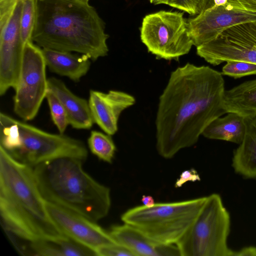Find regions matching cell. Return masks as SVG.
<instances>
[{"label": "cell", "mask_w": 256, "mask_h": 256, "mask_svg": "<svg viewBox=\"0 0 256 256\" xmlns=\"http://www.w3.org/2000/svg\"><path fill=\"white\" fill-rule=\"evenodd\" d=\"M150 2L154 4H164L166 0H150Z\"/></svg>", "instance_id": "33"}, {"label": "cell", "mask_w": 256, "mask_h": 256, "mask_svg": "<svg viewBox=\"0 0 256 256\" xmlns=\"http://www.w3.org/2000/svg\"><path fill=\"white\" fill-rule=\"evenodd\" d=\"M88 148L100 160L111 164L116 146L110 135L97 130H92L88 140Z\"/></svg>", "instance_id": "22"}, {"label": "cell", "mask_w": 256, "mask_h": 256, "mask_svg": "<svg viewBox=\"0 0 256 256\" xmlns=\"http://www.w3.org/2000/svg\"><path fill=\"white\" fill-rule=\"evenodd\" d=\"M222 74L234 78L256 74V64L240 60H230L222 67Z\"/></svg>", "instance_id": "25"}, {"label": "cell", "mask_w": 256, "mask_h": 256, "mask_svg": "<svg viewBox=\"0 0 256 256\" xmlns=\"http://www.w3.org/2000/svg\"><path fill=\"white\" fill-rule=\"evenodd\" d=\"M0 213L4 230L28 242L65 237L50 217L33 167L0 146Z\"/></svg>", "instance_id": "3"}, {"label": "cell", "mask_w": 256, "mask_h": 256, "mask_svg": "<svg viewBox=\"0 0 256 256\" xmlns=\"http://www.w3.org/2000/svg\"><path fill=\"white\" fill-rule=\"evenodd\" d=\"M46 206L56 226L67 237L94 251L100 246L116 242L96 222L46 200Z\"/></svg>", "instance_id": "13"}, {"label": "cell", "mask_w": 256, "mask_h": 256, "mask_svg": "<svg viewBox=\"0 0 256 256\" xmlns=\"http://www.w3.org/2000/svg\"><path fill=\"white\" fill-rule=\"evenodd\" d=\"M255 21L256 10L215 4L187 20L190 36L196 47L214 40L232 26Z\"/></svg>", "instance_id": "12"}, {"label": "cell", "mask_w": 256, "mask_h": 256, "mask_svg": "<svg viewBox=\"0 0 256 256\" xmlns=\"http://www.w3.org/2000/svg\"><path fill=\"white\" fill-rule=\"evenodd\" d=\"M32 41L42 48L77 52L95 61L108 54L104 23L83 0H36Z\"/></svg>", "instance_id": "2"}, {"label": "cell", "mask_w": 256, "mask_h": 256, "mask_svg": "<svg viewBox=\"0 0 256 256\" xmlns=\"http://www.w3.org/2000/svg\"><path fill=\"white\" fill-rule=\"evenodd\" d=\"M46 67L42 48L32 42H26L14 97V110L24 121L36 116L46 98L48 90Z\"/></svg>", "instance_id": "9"}, {"label": "cell", "mask_w": 256, "mask_h": 256, "mask_svg": "<svg viewBox=\"0 0 256 256\" xmlns=\"http://www.w3.org/2000/svg\"><path fill=\"white\" fill-rule=\"evenodd\" d=\"M46 66L50 70L78 82L88 72L90 66L89 58L84 54L42 48Z\"/></svg>", "instance_id": "17"}, {"label": "cell", "mask_w": 256, "mask_h": 256, "mask_svg": "<svg viewBox=\"0 0 256 256\" xmlns=\"http://www.w3.org/2000/svg\"><path fill=\"white\" fill-rule=\"evenodd\" d=\"M48 90L60 101L67 114L69 124L78 130L90 129L94 123L88 101L72 93L60 80L48 78Z\"/></svg>", "instance_id": "16"}, {"label": "cell", "mask_w": 256, "mask_h": 256, "mask_svg": "<svg viewBox=\"0 0 256 256\" xmlns=\"http://www.w3.org/2000/svg\"><path fill=\"white\" fill-rule=\"evenodd\" d=\"M227 114L224 117H218L210 122L202 135L209 139L225 140L239 144L242 141L246 132L244 117L235 112Z\"/></svg>", "instance_id": "20"}, {"label": "cell", "mask_w": 256, "mask_h": 256, "mask_svg": "<svg viewBox=\"0 0 256 256\" xmlns=\"http://www.w3.org/2000/svg\"><path fill=\"white\" fill-rule=\"evenodd\" d=\"M164 4L192 15H198L214 4V0H166Z\"/></svg>", "instance_id": "26"}, {"label": "cell", "mask_w": 256, "mask_h": 256, "mask_svg": "<svg viewBox=\"0 0 256 256\" xmlns=\"http://www.w3.org/2000/svg\"><path fill=\"white\" fill-rule=\"evenodd\" d=\"M135 102L132 96L122 91L111 90L107 93L94 90L90 92L88 104L94 123L110 136L117 132L122 112Z\"/></svg>", "instance_id": "14"}, {"label": "cell", "mask_w": 256, "mask_h": 256, "mask_svg": "<svg viewBox=\"0 0 256 256\" xmlns=\"http://www.w3.org/2000/svg\"><path fill=\"white\" fill-rule=\"evenodd\" d=\"M234 256H256V247L250 246L234 251Z\"/></svg>", "instance_id": "30"}, {"label": "cell", "mask_w": 256, "mask_h": 256, "mask_svg": "<svg viewBox=\"0 0 256 256\" xmlns=\"http://www.w3.org/2000/svg\"><path fill=\"white\" fill-rule=\"evenodd\" d=\"M33 254L40 256H96L95 251L72 238L40 240L29 242Z\"/></svg>", "instance_id": "21"}, {"label": "cell", "mask_w": 256, "mask_h": 256, "mask_svg": "<svg viewBox=\"0 0 256 256\" xmlns=\"http://www.w3.org/2000/svg\"><path fill=\"white\" fill-rule=\"evenodd\" d=\"M143 206L150 207L156 204L154 198L151 196L143 195L141 198Z\"/></svg>", "instance_id": "31"}, {"label": "cell", "mask_w": 256, "mask_h": 256, "mask_svg": "<svg viewBox=\"0 0 256 256\" xmlns=\"http://www.w3.org/2000/svg\"><path fill=\"white\" fill-rule=\"evenodd\" d=\"M196 54L214 66L230 60L256 64V21L224 30L216 38L197 46Z\"/></svg>", "instance_id": "11"}, {"label": "cell", "mask_w": 256, "mask_h": 256, "mask_svg": "<svg viewBox=\"0 0 256 256\" xmlns=\"http://www.w3.org/2000/svg\"><path fill=\"white\" fill-rule=\"evenodd\" d=\"M230 215L220 194L206 196L190 226L176 244L180 256H234L228 244Z\"/></svg>", "instance_id": "6"}, {"label": "cell", "mask_w": 256, "mask_h": 256, "mask_svg": "<svg viewBox=\"0 0 256 256\" xmlns=\"http://www.w3.org/2000/svg\"><path fill=\"white\" fill-rule=\"evenodd\" d=\"M22 0H0V95L15 88L21 68L24 44L20 20Z\"/></svg>", "instance_id": "10"}, {"label": "cell", "mask_w": 256, "mask_h": 256, "mask_svg": "<svg viewBox=\"0 0 256 256\" xmlns=\"http://www.w3.org/2000/svg\"><path fill=\"white\" fill-rule=\"evenodd\" d=\"M214 4L216 6H226L228 0H214Z\"/></svg>", "instance_id": "32"}, {"label": "cell", "mask_w": 256, "mask_h": 256, "mask_svg": "<svg viewBox=\"0 0 256 256\" xmlns=\"http://www.w3.org/2000/svg\"><path fill=\"white\" fill-rule=\"evenodd\" d=\"M140 31L142 42L159 58L178 60L193 46L183 12L160 10L146 15Z\"/></svg>", "instance_id": "8"}, {"label": "cell", "mask_w": 256, "mask_h": 256, "mask_svg": "<svg viewBox=\"0 0 256 256\" xmlns=\"http://www.w3.org/2000/svg\"><path fill=\"white\" fill-rule=\"evenodd\" d=\"M222 73L190 63L170 74L160 96L155 121L156 148L166 159L195 144L214 120L226 114Z\"/></svg>", "instance_id": "1"}, {"label": "cell", "mask_w": 256, "mask_h": 256, "mask_svg": "<svg viewBox=\"0 0 256 256\" xmlns=\"http://www.w3.org/2000/svg\"><path fill=\"white\" fill-rule=\"evenodd\" d=\"M226 5H230L240 8L256 10V0H228Z\"/></svg>", "instance_id": "29"}, {"label": "cell", "mask_w": 256, "mask_h": 256, "mask_svg": "<svg viewBox=\"0 0 256 256\" xmlns=\"http://www.w3.org/2000/svg\"><path fill=\"white\" fill-rule=\"evenodd\" d=\"M95 252L96 256H134L126 247L117 242L100 246Z\"/></svg>", "instance_id": "27"}, {"label": "cell", "mask_w": 256, "mask_h": 256, "mask_svg": "<svg viewBox=\"0 0 256 256\" xmlns=\"http://www.w3.org/2000/svg\"><path fill=\"white\" fill-rule=\"evenodd\" d=\"M200 178L198 172L194 168L183 171L176 180L174 187L180 188L188 182H195L199 181Z\"/></svg>", "instance_id": "28"}, {"label": "cell", "mask_w": 256, "mask_h": 256, "mask_svg": "<svg viewBox=\"0 0 256 256\" xmlns=\"http://www.w3.org/2000/svg\"><path fill=\"white\" fill-rule=\"evenodd\" d=\"M222 106L226 114L244 117L256 114V79L242 82L224 93Z\"/></svg>", "instance_id": "19"}, {"label": "cell", "mask_w": 256, "mask_h": 256, "mask_svg": "<svg viewBox=\"0 0 256 256\" xmlns=\"http://www.w3.org/2000/svg\"><path fill=\"white\" fill-rule=\"evenodd\" d=\"M246 132L234 150L232 166L234 172L246 178H256V114L244 117Z\"/></svg>", "instance_id": "18"}, {"label": "cell", "mask_w": 256, "mask_h": 256, "mask_svg": "<svg viewBox=\"0 0 256 256\" xmlns=\"http://www.w3.org/2000/svg\"><path fill=\"white\" fill-rule=\"evenodd\" d=\"M20 134L21 144L8 152L14 159L34 167L42 162L58 158L70 157L86 160L88 151L80 140L64 134L45 132L16 119Z\"/></svg>", "instance_id": "7"}, {"label": "cell", "mask_w": 256, "mask_h": 256, "mask_svg": "<svg viewBox=\"0 0 256 256\" xmlns=\"http://www.w3.org/2000/svg\"><path fill=\"white\" fill-rule=\"evenodd\" d=\"M82 161L64 157L33 167L36 181L45 200L97 222L108 214L110 190L83 169Z\"/></svg>", "instance_id": "4"}, {"label": "cell", "mask_w": 256, "mask_h": 256, "mask_svg": "<svg viewBox=\"0 0 256 256\" xmlns=\"http://www.w3.org/2000/svg\"><path fill=\"white\" fill-rule=\"evenodd\" d=\"M84 0V1H86V2H88L89 0Z\"/></svg>", "instance_id": "34"}, {"label": "cell", "mask_w": 256, "mask_h": 256, "mask_svg": "<svg viewBox=\"0 0 256 256\" xmlns=\"http://www.w3.org/2000/svg\"><path fill=\"white\" fill-rule=\"evenodd\" d=\"M46 98L49 106L53 122L60 134H64L69 124L66 110L58 98L50 90H48Z\"/></svg>", "instance_id": "24"}, {"label": "cell", "mask_w": 256, "mask_h": 256, "mask_svg": "<svg viewBox=\"0 0 256 256\" xmlns=\"http://www.w3.org/2000/svg\"><path fill=\"white\" fill-rule=\"evenodd\" d=\"M36 18V0H22L20 20V32L22 40L24 44L32 41Z\"/></svg>", "instance_id": "23"}, {"label": "cell", "mask_w": 256, "mask_h": 256, "mask_svg": "<svg viewBox=\"0 0 256 256\" xmlns=\"http://www.w3.org/2000/svg\"><path fill=\"white\" fill-rule=\"evenodd\" d=\"M108 232L116 242L126 247L134 256H180L176 244L154 242L126 223L113 225Z\"/></svg>", "instance_id": "15"}, {"label": "cell", "mask_w": 256, "mask_h": 256, "mask_svg": "<svg viewBox=\"0 0 256 256\" xmlns=\"http://www.w3.org/2000/svg\"><path fill=\"white\" fill-rule=\"evenodd\" d=\"M206 198L136 206L126 210L120 218L154 242L176 244L196 218Z\"/></svg>", "instance_id": "5"}]
</instances>
